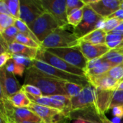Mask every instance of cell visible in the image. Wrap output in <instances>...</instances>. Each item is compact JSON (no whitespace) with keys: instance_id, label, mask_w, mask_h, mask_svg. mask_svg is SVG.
<instances>
[{"instance_id":"cell-31","label":"cell","mask_w":123,"mask_h":123,"mask_svg":"<svg viewBox=\"0 0 123 123\" xmlns=\"http://www.w3.org/2000/svg\"><path fill=\"white\" fill-rule=\"evenodd\" d=\"M121 22H122L121 20L116 18H107L105 19V25L102 30L107 33H108L114 30L121 23Z\"/></svg>"},{"instance_id":"cell-47","label":"cell","mask_w":123,"mask_h":123,"mask_svg":"<svg viewBox=\"0 0 123 123\" xmlns=\"http://www.w3.org/2000/svg\"><path fill=\"white\" fill-rule=\"evenodd\" d=\"M43 123V122H40V123Z\"/></svg>"},{"instance_id":"cell-18","label":"cell","mask_w":123,"mask_h":123,"mask_svg":"<svg viewBox=\"0 0 123 123\" xmlns=\"http://www.w3.org/2000/svg\"><path fill=\"white\" fill-rule=\"evenodd\" d=\"M6 99H8L14 107L17 108H27L32 103L27 94L22 90L13 94Z\"/></svg>"},{"instance_id":"cell-17","label":"cell","mask_w":123,"mask_h":123,"mask_svg":"<svg viewBox=\"0 0 123 123\" xmlns=\"http://www.w3.org/2000/svg\"><path fill=\"white\" fill-rule=\"evenodd\" d=\"M106 36L107 32L102 29H97L87 34L80 40L94 45H99L106 43Z\"/></svg>"},{"instance_id":"cell-46","label":"cell","mask_w":123,"mask_h":123,"mask_svg":"<svg viewBox=\"0 0 123 123\" xmlns=\"http://www.w3.org/2000/svg\"><path fill=\"white\" fill-rule=\"evenodd\" d=\"M120 9L123 10V0L122 1V3H121V4H120Z\"/></svg>"},{"instance_id":"cell-3","label":"cell","mask_w":123,"mask_h":123,"mask_svg":"<svg viewBox=\"0 0 123 123\" xmlns=\"http://www.w3.org/2000/svg\"><path fill=\"white\" fill-rule=\"evenodd\" d=\"M83 9L82 21L77 27H74V32L79 39L97 29H103L106 19L98 15L88 4H86Z\"/></svg>"},{"instance_id":"cell-13","label":"cell","mask_w":123,"mask_h":123,"mask_svg":"<svg viewBox=\"0 0 123 123\" xmlns=\"http://www.w3.org/2000/svg\"><path fill=\"white\" fill-rule=\"evenodd\" d=\"M27 108L35 113L45 123H56L63 117H66L64 114L57 109L39 105L32 102Z\"/></svg>"},{"instance_id":"cell-30","label":"cell","mask_w":123,"mask_h":123,"mask_svg":"<svg viewBox=\"0 0 123 123\" xmlns=\"http://www.w3.org/2000/svg\"><path fill=\"white\" fill-rule=\"evenodd\" d=\"M106 74L117 81L123 80V63L114 66Z\"/></svg>"},{"instance_id":"cell-19","label":"cell","mask_w":123,"mask_h":123,"mask_svg":"<svg viewBox=\"0 0 123 123\" xmlns=\"http://www.w3.org/2000/svg\"><path fill=\"white\" fill-rule=\"evenodd\" d=\"M102 58L105 61L111 63L114 66H117L123 63V53L119 48L110 50Z\"/></svg>"},{"instance_id":"cell-23","label":"cell","mask_w":123,"mask_h":123,"mask_svg":"<svg viewBox=\"0 0 123 123\" xmlns=\"http://www.w3.org/2000/svg\"><path fill=\"white\" fill-rule=\"evenodd\" d=\"M84 87L85 86L74 83H71V82L63 83V88L67 94V96L70 98H73L79 95Z\"/></svg>"},{"instance_id":"cell-32","label":"cell","mask_w":123,"mask_h":123,"mask_svg":"<svg viewBox=\"0 0 123 123\" xmlns=\"http://www.w3.org/2000/svg\"><path fill=\"white\" fill-rule=\"evenodd\" d=\"M22 90L25 93V94H28L30 95H33V96H43L42 92L40 91V89H39L37 87L33 86V85H30V84H23L22 86Z\"/></svg>"},{"instance_id":"cell-15","label":"cell","mask_w":123,"mask_h":123,"mask_svg":"<svg viewBox=\"0 0 123 123\" xmlns=\"http://www.w3.org/2000/svg\"><path fill=\"white\" fill-rule=\"evenodd\" d=\"M89 84L97 90L103 92H115L117 90L119 81L107 76L106 74L99 76H86Z\"/></svg>"},{"instance_id":"cell-24","label":"cell","mask_w":123,"mask_h":123,"mask_svg":"<svg viewBox=\"0 0 123 123\" xmlns=\"http://www.w3.org/2000/svg\"><path fill=\"white\" fill-rule=\"evenodd\" d=\"M116 107H123V91L116 90L113 92L107 106V110L113 109Z\"/></svg>"},{"instance_id":"cell-21","label":"cell","mask_w":123,"mask_h":123,"mask_svg":"<svg viewBox=\"0 0 123 123\" xmlns=\"http://www.w3.org/2000/svg\"><path fill=\"white\" fill-rule=\"evenodd\" d=\"M14 26L18 29L19 33L23 34V35H25L26 36H28V37H31L32 39H33L35 42H37L40 45V43L39 42V40H37L36 36L34 35V33L30 29L28 25L26 23H25L23 21H22L19 19H17L15 22H14Z\"/></svg>"},{"instance_id":"cell-29","label":"cell","mask_w":123,"mask_h":123,"mask_svg":"<svg viewBox=\"0 0 123 123\" xmlns=\"http://www.w3.org/2000/svg\"><path fill=\"white\" fill-rule=\"evenodd\" d=\"M83 15H84V9L82 8L77 10L74 13L70 14L69 16H68V19H67L68 24L74 27H77L82 21Z\"/></svg>"},{"instance_id":"cell-8","label":"cell","mask_w":123,"mask_h":123,"mask_svg":"<svg viewBox=\"0 0 123 123\" xmlns=\"http://www.w3.org/2000/svg\"><path fill=\"white\" fill-rule=\"evenodd\" d=\"M35 59L41 61L44 63H46L63 71H65V72H67L74 75L86 77V72L68 63L65 61L62 60L59 57L47 51L45 49L40 48L38 50L37 57Z\"/></svg>"},{"instance_id":"cell-43","label":"cell","mask_w":123,"mask_h":123,"mask_svg":"<svg viewBox=\"0 0 123 123\" xmlns=\"http://www.w3.org/2000/svg\"><path fill=\"white\" fill-rule=\"evenodd\" d=\"M74 123H86L85 120H82V119H79V120H76Z\"/></svg>"},{"instance_id":"cell-44","label":"cell","mask_w":123,"mask_h":123,"mask_svg":"<svg viewBox=\"0 0 123 123\" xmlns=\"http://www.w3.org/2000/svg\"><path fill=\"white\" fill-rule=\"evenodd\" d=\"M64 118H66V117H63L62 119H61L59 121H58L56 123H67V121H66L65 120H63Z\"/></svg>"},{"instance_id":"cell-1","label":"cell","mask_w":123,"mask_h":123,"mask_svg":"<svg viewBox=\"0 0 123 123\" xmlns=\"http://www.w3.org/2000/svg\"><path fill=\"white\" fill-rule=\"evenodd\" d=\"M63 81L43 73L34 66H30L26 69L24 84H30L37 87L45 97L54 95L67 96L63 88Z\"/></svg>"},{"instance_id":"cell-26","label":"cell","mask_w":123,"mask_h":123,"mask_svg":"<svg viewBox=\"0 0 123 123\" xmlns=\"http://www.w3.org/2000/svg\"><path fill=\"white\" fill-rule=\"evenodd\" d=\"M86 5L84 1L80 0H66V9H67V15L74 13L77 10L84 8Z\"/></svg>"},{"instance_id":"cell-5","label":"cell","mask_w":123,"mask_h":123,"mask_svg":"<svg viewBox=\"0 0 123 123\" xmlns=\"http://www.w3.org/2000/svg\"><path fill=\"white\" fill-rule=\"evenodd\" d=\"M31 66L37 68V69L43 71V73L63 82L74 83L79 85H81L83 86H86L89 84V82L86 79V77L79 76L63 71L46 63H44L37 59H34L32 61Z\"/></svg>"},{"instance_id":"cell-10","label":"cell","mask_w":123,"mask_h":123,"mask_svg":"<svg viewBox=\"0 0 123 123\" xmlns=\"http://www.w3.org/2000/svg\"><path fill=\"white\" fill-rule=\"evenodd\" d=\"M22 90V86L13 73L7 71L3 66L0 68V93L1 97L8 99Z\"/></svg>"},{"instance_id":"cell-45","label":"cell","mask_w":123,"mask_h":123,"mask_svg":"<svg viewBox=\"0 0 123 123\" xmlns=\"http://www.w3.org/2000/svg\"><path fill=\"white\" fill-rule=\"evenodd\" d=\"M118 48H123V41L121 43V44L120 45V46H119Z\"/></svg>"},{"instance_id":"cell-14","label":"cell","mask_w":123,"mask_h":123,"mask_svg":"<svg viewBox=\"0 0 123 123\" xmlns=\"http://www.w3.org/2000/svg\"><path fill=\"white\" fill-rule=\"evenodd\" d=\"M79 47L81 50L84 55V57L87 59L88 61L102 58L106 53H107L110 49L109 47L105 44H99V45H94L85 41L80 40Z\"/></svg>"},{"instance_id":"cell-6","label":"cell","mask_w":123,"mask_h":123,"mask_svg":"<svg viewBox=\"0 0 123 123\" xmlns=\"http://www.w3.org/2000/svg\"><path fill=\"white\" fill-rule=\"evenodd\" d=\"M29 27L41 45L50 34L56 29L62 27V26L50 13L46 12L30 25Z\"/></svg>"},{"instance_id":"cell-36","label":"cell","mask_w":123,"mask_h":123,"mask_svg":"<svg viewBox=\"0 0 123 123\" xmlns=\"http://www.w3.org/2000/svg\"><path fill=\"white\" fill-rule=\"evenodd\" d=\"M12 58V54L9 52L1 53L0 55V68L4 66L6 63Z\"/></svg>"},{"instance_id":"cell-38","label":"cell","mask_w":123,"mask_h":123,"mask_svg":"<svg viewBox=\"0 0 123 123\" xmlns=\"http://www.w3.org/2000/svg\"><path fill=\"white\" fill-rule=\"evenodd\" d=\"M0 14H4L12 16L10 12H9V7H8L5 0H1L0 1Z\"/></svg>"},{"instance_id":"cell-2","label":"cell","mask_w":123,"mask_h":123,"mask_svg":"<svg viewBox=\"0 0 123 123\" xmlns=\"http://www.w3.org/2000/svg\"><path fill=\"white\" fill-rule=\"evenodd\" d=\"M71 27L68 25L65 27H59L54 30L41 43L40 48H72L79 45L80 39L76 35L74 30H68Z\"/></svg>"},{"instance_id":"cell-39","label":"cell","mask_w":123,"mask_h":123,"mask_svg":"<svg viewBox=\"0 0 123 123\" xmlns=\"http://www.w3.org/2000/svg\"><path fill=\"white\" fill-rule=\"evenodd\" d=\"M4 67L5 68V69H6L7 71L14 74V67H15V61L12 58V59H10V60L6 63V65H5Z\"/></svg>"},{"instance_id":"cell-25","label":"cell","mask_w":123,"mask_h":123,"mask_svg":"<svg viewBox=\"0 0 123 123\" xmlns=\"http://www.w3.org/2000/svg\"><path fill=\"white\" fill-rule=\"evenodd\" d=\"M15 42L20 43L22 45L30 47V48H37V49L40 48V45L37 42H35L33 39H32L31 37H30L28 36H26L23 34H21L19 32L18 33V35L16 37Z\"/></svg>"},{"instance_id":"cell-4","label":"cell","mask_w":123,"mask_h":123,"mask_svg":"<svg viewBox=\"0 0 123 123\" xmlns=\"http://www.w3.org/2000/svg\"><path fill=\"white\" fill-rule=\"evenodd\" d=\"M71 112L83 110L92 107L96 110L97 113L101 114L97 90L91 84L86 86L79 95L71 98Z\"/></svg>"},{"instance_id":"cell-41","label":"cell","mask_w":123,"mask_h":123,"mask_svg":"<svg viewBox=\"0 0 123 123\" xmlns=\"http://www.w3.org/2000/svg\"><path fill=\"white\" fill-rule=\"evenodd\" d=\"M112 31H115V32H123V21L121 22V23Z\"/></svg>"},{"instance_id":"cell-34","label":"cell","mask_w":123,"mask_h":123,"mask_svg":"<svg viewBox=\"0 0 123 123\" xmlns=\"http://www.w3.org/2000/svg\"><path fill=\"white\" fill-rule=\"evenodd\" d=\"M105 61V60L102 58H96L92 61H88L87 63V66H86V72L89 70H91L92 68H94L96 67H97L98 66L101 65L103 62Z\"/></svg>"},{"instance_id":"cell-16","label":"cell","mask_w":123,"mask_h":123,"mask_svg":"<svg viewBox=\"0 0 123 123\" xmlns=\"http://www.w3.org/2000/svg\"><path fill=\"white\" fill-rule=\"evenodd\" d=\"M38 50L39 49L37 48H30L17 42H14L9 45V52L12 54L23 55L31 60H34L36 58Z\"/></svg>"},{"instance_id":"cell-40","label":"cell","mask_w":123,"mask_h":123,"mask_svg":"<svg viewBox=\"0 0 123 123\" xmlns=\"http://www.w3.org/2000/svg\"><path fill=\"white\" fill-rule=\"evenodd\" d=\"M113 115L120 119L123 117V107H116L112 109Z\"/></svg>"},{"instance_id":"cell-35","label":"cell","mask_w":123,"mask_h":123,"mask_svg":"<svg viewBox=\"0 0 123 123\" xmlns=\"http://www.w3.org/2000/svg\"><path fill=\"white\" fill-rule=\"evenodd\" d=\"M117 41H123V35L115 34V33H110V32L107 33L106 43L117 42Z\"/></svg>"},{"instance_id":"cell-37","label":"cell","mask_w":123,"mask_h":123,"mask_svg":"<svg viewBox=\"0 0 123 123\" xmlns=\"http://www.w3.org/2000/svg\"><path fill=\"white\" fill-rule=\"evenodd\" d=\"M25 69H27L25 66L22 65V64H19V63H17L15 62V67H14V74L22 76Z\"/></svg>"},{"instance_id":"cell-22","label":"cell","mask_w":123,"mask_h":123,"mask_svg":"<svg viewBox=\"0 0 123 123\" xmlns=\"http://www.w3.org/2000/svg\"><path fill=\"white\" fill-rule=\"evenodd\" d=\"M114 66H114L113 64H112L111 63L108 61H105L101 65L98 66L97 67L87 71L86 72V76H99V75L106 74Z\"/></svg>"},{"instance_id":"cell-11","label":"cell","mask_w":123,"mask_h":123,"mask_svg":"<svg viewBox=\"0 0 123 123\" xmlns=\"http://www.w3.org/2000/svg\"><path fill=\"white\" fill-rule=\"evenodd\" d=\"M46 12L50 13L61 25L62 27L68 25L66 0H40Z\"/></svg>"},{"instance_id":"cell-12","label":"cell","mask_w":123,"mask_h":123,"mask_svg":"<svg viewBox=\"0 0 123 123\" xmlns=\"http://www.w3.org/2000/svg\"><path fill=\"white\" fill-rule=\"evenodd\" d=\"M123 0H96L84 1L100 17L107 19L113 13L120 9Z\"/></svg>"},{"instance_id":"cell-9","label":"cell","mask_w":123,"mask_h":123,"mask_svg":"<svg viewBox=\"0 0 123 123\" xmlns=\"http://www.w3.org/2000/svg\"><path fill=\"white\" fill-rule=\"evenodd\" d=\"M19 19L26 23L28 27L46 12L40 0H19Z\"/></svg>"},{"instance_id":"cell-7","label":"cell","mask_w":123,"mask_h":123,"mask_svg":"<svg viewBox=\"0 0 123 123\" xmlns=\"http://www.w3.org/2000/svg\"><path fill=\"white\" fill-rule=\"evenodd\" d=\"M45 50L86 72L88 61L83 55L79 45L72 48H48Z\"/></svg>"},{"instance_id":"cell-20","label":"cell","mask_w":123,"mask_h":123,"mask_svg":"<svg viewBox=\"0 0 123 123\" xmlns=\"http://www.w3.org/2000/svg\"><path fill=\"white\" fill-rule=\"evenodd\" d=\"M19 33L18 29L14 26H12L7 29H6L4 32L0 33L1 38L8 45H11L15 42V39L17 35Z\"/></svg>"},{"instance_id":"cell-33","label":"cell","mask_w":123,"mask_h":123,"mask_svg":"<svg viewBox=\"0 0 123 123\" xmlns=\"http://www.w3.org/2000/svg\"><path fill=\"white\" fill-rule=\"evenodd\" d=\"M12 59L17 63L19 64H22L24 65L27 67V68L28 67H30L31 66L32 63V61L31 59L25 57L23 55H15V54H12Z\"/></svg>"},{"instance_id":"cell-28","label":"cell","mask_w":123,"mask_h":123,"mask_svg":"<svg viewBox=\"0 0 123 123\" xmlns=\"http://www.w3.org/2000/svg\"><path fill=\"white\" fill-rule=\"evenodd\" d=\"M17 19L12 16L0 14V33L4 32L6 29L14 25Z\"/></svg>"},{"instance_id":"cell-27","label":"cell","mask_w":123,"mask_h":123,"mask_svg":"<svg viewBox=\"0 0 123 123\" xmlns=\"http://www.w3.org/2000/svg\"><path fill=\"white\" fill-rule=\"evenodd\" d=\"M11 15L15 19H19L20 3L19 0H5Z\"/></svg>"},{"instance_id":"cell-42","label":"cell","mask_w":123,"mask_h":123,"mask_svg":"<svg viewBox=\"0 0 123 123\" xmlns=\"http://www.w3.org/2000/svg\"><path fill=\"white\" fill-rule=\"evenodd\" d=\"M117 90H122V91H123V80L119 81V84H118Z\"/></svg>"}]
</instances>
